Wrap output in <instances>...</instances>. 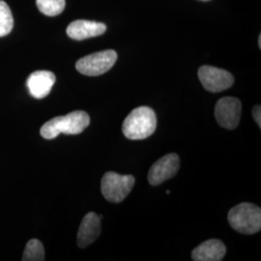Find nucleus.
<instances>
[{
    "label": "nucleus",
    "mask_w": 261,
    "mask_h": 261,
    "mask_svg": "<svg viewBox=\"0 0 261 261\" xmlns=\"http://www.w3.org/2000/svg\"><path fill=\"white\" fill-rule=\"evenodd\" d=\"M258 46H259V48H261V36L259 35V38H258Z\"/></svg>",
    "instance_id": "17"
},
{
    "label": "nucleus",
    "mask_w": 261,
    "mask_h": 261,
    "mask_svg": "<svg viewBox=\"0 0 261 261\" xmlns=\"http://www.w3.org/2000/svg\"><path fill=\"white\" fill-rule=\"evenodd\" d=\"M242 112L241 102L233 97L220 99L215 107L216 120L224 129L233 130L239 125Z\"/></svg>",
    "instance_id": "7"
},
{
    "label": "nucleus",
    "mask_w": 261,
    "mask_h": 261,
    "mask_svg": "<svg viewBox=\"0 0 261 261\" xmlns=\"http://www.w3.org/2000/svg\"><path fill=\"white\" fill-rule=\"evenodd\" d=\"M201 1H208V0H201Z\"/></svg>",
    "instance_id": "18"
},
{
    "label": "nucleus",
    "mask_w": 261,
    "mask_h": 261,
    "mask_svg": "<svg viewBox=\"0 0 261 261\" xmlns=\"http://www.w3.org/2000/svg\"><path fill=\"white\" fill-rule=\"evenodd\" d=\"M252 117L254 119V121L257 123L259 129L261 128V108L260 106H255L252 109Z\"/></svg>",
    "instance_id": "16"
},
{
    "label": "nucleus",
    "mask_w": 261,
    "mask_h": 261,
    "mask_svg": "<svg viewBox=\"0 0 261 261\" xmlns=\"http://www.w3.org/2000/svg\"><path fill=\"white\" fill-rule=\"evenodd\" d=\"M157 128V116L148 107H140L130 112L122 125L124 136L130 140H145Z\"/></svg>",
    "instance_id": "1"
},
{
    "label": "nucleus",
    "mask_w": 261,
    "mask_h": 261,
    "mask_svg": "<svg viewBox=\"0 0 261 261\" xmlns=\"http://www.w3.org/2000/svg\"><path fill=\"white\" fill-rule=\"evenodd\" d=\"M23 261L45 260V250L43 244L37 239L28 241L22 255Z\"/></svg>",
    "instance_id": "14"
},
{
    "label": "nucleus",
    "mask_w": 261,
    "mask_h": 261,
    "mask_svg": "<svg viewBox=\"0 0 261 261\" xmlns=\"http://www.w3.org/2000/svg\"><path fill=\"white\" fill-rule=\"evenodd\" d=\"M38 9L48 17H56L65 8V0H36Z\"/></svg>",
    "instance_id": "13"
},
{
    "label": "nucleus",
    "mask_w": 261,
    "mask_h": 261,
    "mask_svg": "<svg viewBox=\"0 0 261 261\" xmlns=\"http://www.w3.org/2000/svg\"><path fill=\"white\" fill-rule=\"evenodd\" d=\"M90 124L89 115L84 111H75L65 116H57L45 123L41 130V136L46 140H54L60 134L79 135Z\"/></svg>",
    "instance_id": "2"
},
{
    "label": "nucleus",
    "mask_w": 261,
    "mask_h": 261,
    "mask_svg": "<svg viewBox=\"0 0 261 261\" xmlns=\"http://www.w3.org/2000/svg\"><path fill=\"white\" fill-rule=\"evenodd\" d=\"M133 175H121L114 171L107 172L101 181L103 197L112 203H119L128 196L135 186Z\"/></svg>",
    "instance_id": "4"
},
{
    "label": "nucleus",
    "mask_w": 261,
    "mask_h": 261,
    "mask_svg": "<svg viewBox=\"0 0 261 261\" xmlns=\"http://www.w3.org/2000/svg\"><path fill=\"white\" fill-rule=\"evenodd\" d=\"M116 60V51L107 49L81 58L75 63V68L83 75L97 76L110 71Z\"/></svg>",
    "instance_id": "5"
},
{
    "label": "nucleus",
    "mask_w": 261,
    "mask_h": 261,
    "mask_svg": "<svg viewBox=\"0 0 261 261\" xmlns=\"http://www.w3.org/2000/svg\"><path fill=\"white\" fill-rule=\"evenodd\" d=\"M198 79L207 91L222 92L234 84L233 75L229 72L213 66H202L198 70Z\"/></svg>",
    "instance_id": "6"
},
{
    "label": "nucleus",
    "mask_w": 261,
    "mask_h": 261,
    "mask_svg": "<svg viewBox=\"0 0 261 261\" xmlns=\"http://www.w3.org/2000/svg\"><path fill=\"white\" fill-rule=\"evenodd\" d=\"M180 168L177 154L171 153L158 160L149 169L148 181L152 186H158L176 175Z\"/></svg>",
    "instance_id": "8"
},
{
    "label": "nucleus",
    "mask_w": 261,
    "mask_h": 261,
    "mask_svg": "<svg viewBox=\"0 0 261 261\" xmlns=\"http://www.w3.org/2000/svg\"><path fill=\"white\" fill-rule=\"evenodd\" d=\"M107 27L102 22L77 19L71 22L67 28V35L73 40L83 41L89 38L103 35Z\"/></svg>",
    "instance_id": "10"
},
{
    "label": "nucleus",
    "mask_w": 261,
    "mask_h": 261,
    "mask_svg": "<svg viewBox=\"0 0 261 261\" xmlns=\"http://www.w3.org/2000/svg\"><path fill=\"white\" fill-rule=\"evenodd\" d=\"M14 28V19L8 4L0 0V37L10 34Z\"/></svg>",
    "instance_id": "15"
},
{
    "label": "nucleus",
    "mask_w": 261,
    "mask_h": 261,
    "mask_svg": "<svg viewBox=\"0 0 261 261\" xmlns=\"http://www.w3.org/2000/svg\"><path fill=\"white\" fill-rule=\"evenodd\" d=\"M56 81V75L53 72L36 71L28 76L27 86L32 97L43 99L49 94Z\"/></svg>",
    "instance_id": "9"
},
{
    "label": "nucleus",
    "mask_w": 261,
    "mask_h": 261,
    "mask_svg": "<svg viewBox=\"0 0 261 261\" xmlns=\"http://www.w3.org/2000/svg\"><path fill=\"white\" fill-rule=\"evenodd\" d=\"M226 253L224 243L218 239H210L201 243L192 252L195 261H221Z\"/></svg>",
    "instance_id": "12"
},
{
    "label": "nucleus",
    "mask_w": 261,
    "mask_h": 261,
    "mask_svg": "<svg viewBox=\"0 0 261 261\" xmlns=\"http://www.w3.org/2000/svg\"><path fill=\"white\" fill-rule=\"evenodd\" d=\"M234 230L242 234H254L261 229V209L249 202L233 207L227 216Z\"/></svg>",
    "instance_id": "3"
},
{
    "label": "nucleus",
    "mask_w": 261,
    "mask_h": 261,
    "mask_svg": "<svg viewBox=\"0 0 261 261\" xmlns=\"http://www.w3.org/2000/svg\"><path fill=\"white\" fill-rule=\"evenodd\" d=\"M101 233V217L94 212L84 216L77 232V246L85 248L99 237Z\"/></svg>",
    "instance_id": "11"
}]
</instances>
